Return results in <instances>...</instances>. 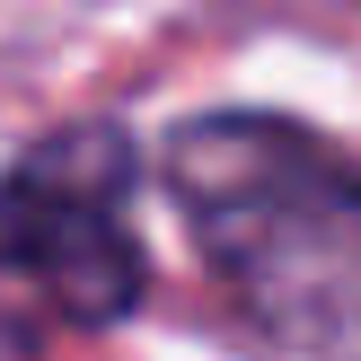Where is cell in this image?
<instances>
[{"label":"cell","instance_id":"obj_1","mask_svg":"<svg viewBox=\"0 0 361 361\" xmlns=\"http://www.w3.org/2000/svg\"><path fill=\"white\" fill-rule=\"evenodd\" d=\"M168 194L221 291L291 353H361V168L291 115H194Z\"/></svg>","mask_w":361,"mask_h":361},{"label":"cell","instance_id":"obj_2","mask_svg":"<svg viewBox=\"0 0 361 361\" xmlns=\"http://www.w3.org/2000/svg\"><path fill=\"white\" fill-rule=\"evenodd\" d=\"M133 141L123 123H71L0 176V274L44 282L71 326H115L141 309V238L123 221Z\"/></svg>","mask_w":361,"mask_h":361}]
</instances>
